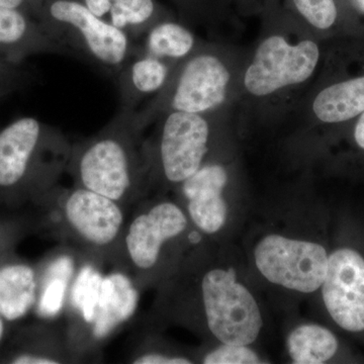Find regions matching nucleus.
I'll return each instance as SVG.
<instances>
[{"mask_svg":"<svg viewBox=\"0 0 364 364\" xmlns=\"http://www.w3.org/2000/svg\"><path fill=\"white\" fill-rule=\"evenodd\" d=\"M117 74L122 109L136 111L144 97L162 90L168 78V68L156 57L136 55Z\"/></svg>","mask_w":364,"mask_h":364,"instance_id":"15","label":"nucleus"},{"mask_svg":"<svg viewBox=\"0 0 364 364\" xmlns=\"http://www.w3.org/2000/svg\"><path fill=\"white\" fill-rule=\"evenodd\" d=\"M62 219L72 237L97 252L121 243L126 217L124 207L107 196L74 186L60 200Z\"/></svg>","mask_w":364,"mask_h":364,"instance_id":"7","label":"nucleus"},{"mask_svg":"<svg viewBox=\"0 0 364 364\" xmlns=\"http://www.w3.org/2000/svg\"><path fill=\"white\" fill-rule=\"evenodd\" d=\"M35 270L23 263L0 267V316L4 320L18 321L37 304L39 296Z\"/></svg>","mask_w":364,"mask_h":364,"instance_id":"16","label":"nucleus"},{"mask_svg":"<svg viewBox=\"0 0 364 364\" xmlns=\"http://www.w3.org/2000/svg\"><path fill=\"white\" fill-rule=\"evenodd\" d=\"M195 47L193 33L174 23L153 26L146 40L145 54L156 58L181 59L188 56Z\"/></svg>","mask_w":364,"mask_h":364,"instance_id":"21","label":"nucleus"},{"mask_svg":"<svg viewBox=\"0 0 364 364\" xmlns=\"http://www.w3.org/2000/svg\"><path fill=\"white\" fill-rule=\"evenodd\" d=\"M139 291L126 273L105 275L100 289V301L91 332L95 340L109 337L119 326L133 317L138 306Z\"/></svg>","mask_w":364,"mask_h":364,"instance_id":"14","label":"nucleus"},{"mask_svg":"<svg viewBox=\"0 0 364 364\" xmlns=\"http://www.w3.org/2000/svg\"><path fill=\"white\" fill-rule=\"evenodd\" d=\"M186 228V215L176 203H157L136 210L119 243L135 284L154 270L165 244L183 234Z\"/></svg>","mask_w":364,"mask_h":364,"instance_id":"6","label":"nucleus"},{"mask_svg":"<svg viewBox=\"0 0 364 364\" xmlns=\"http://www.w3.org/2000/svg\"><path fill=\"white\" fill-rule=\"evenodd\" d=\"M208 329L223 344L247 345L259 336L262 317L252 294L237 280L236 272L208 270L200 284Z\"/></svg>","mask_w":364,"mask_h":364,"instance_id":"4","label":"nucleus"},{"mask_svg":"<svg viewBox=\"0 0 364 364\" xmlns=\"http://www.w3.org/2000/svg\"><path fill=\"white\" fill-rule=\"evenodd\" d=\"M229 80V71L217 57H193L184 64L171 92V112L203 114L215 109L226 98Z\"/></svg>","mask_w":364,"mask_h":364,"instance_id":"11","label":"nucleus"},{"mask_svg":"<svg viewBox=\"0 0 364 364\" xmlns=\"http://www.w3.org/2000/svg\"><path fill=\"white\" fill-rule=\"evenodd\" d=\"M354 136H355V141L359 147L364 149V112L363 116L359 119L358 124H356Z\"/></svg>","mask_w":364,"mask_h":364,"instance_id":"29","label":"nucleus"},{"mask_svg":"<svg viewBox=\"0 0 364 364\" xmlns=\"http://www.w3.org/2000/svg\"><path fill=\"white\" fill-rule=\"evenodd\" d=\"M71 149L61 132L40 119H14L0 130V188H16L28 179L49 186L67 167Z\"/></svg>","mask_w":364,"mask_h":364,"instance_id":"2","label":"nucleus"},{"mask_svg":"<svg viewBox=\"0 0 364 364\" xmlns=\"http://www.w3.org/2000/svg\"><path fill=\"white\" fill-rule=\"evenodd\" d=\"M328 256L322 245L269 235L255 249L256 267L272 284L310 294L324 282Z\"/></svg>","mask_w":364,"mask_h":364,"instance_id":"5","label":"nucleus"},{"mask_svg":"<svg viewBox=\"0 0 364 364\" xmlns=\"http://www.w3.org/2000/svg\"><path fill=\"white\" fill-rule=\"evenodd\" d=\"M318 56V46L313 41L291 46L279 36L268 38L258 48L246 72V88L252 95L263 97L304 82L315 70Z\"/></svg>","mask_w":364,"mask_h":364,"instance_id":"8","label":"nucleus"},{"mask_svg":"<svg viewBox=\"0 0 364 364\" xmlns=\"http://www.w3.org/2000/svg\"><path fill=\"white\" fill-rule=\"evenodd\" d=\"M205 364H256L260 363L257 354L246 345L224 344L203 358Z\"/></svg>","mask_w":364,"mask_h":364,"instance_id":"24","label":"nucleus"},{"mask_svg":"<svg viewBox=\"0 0 364 364\" xmlns=\"http://www.w3.org/2000/svg\"><path fill=\"white\" fill-rule=\"evenodd\" d=\"M30 81L23 64L11 63L0 58V100L23 90Z\"/></svg>","mask_w":364,"mask_h":364,"instance_id":"25","label":"nucleus"},{"mask_svg":"<svg viewBox=\"0 0 364 364\" xmlns=\"http://www.w3.org/2000/svg\"><path fill=\"white\" fill-rule=\"evenodd\" d=\"M135 364H191L188 358L181 356L166 355L161 352L146 351L136 353L131 361Z\"/></svg>","mask_w":364,"mask_h":364,"instance_id":"26","label":"nucleus"},{"mask_svg":"<svg viewBox=\"0 0 364 364\" xmlns=\"http://www.w3.org/2000/svg\"><path fill=\"white\" fill-rule=\"evenodd\" d=\"M4 318L0 316V342H1L2 337H4Z\"/></svg>","mask_w":364,"mask_h":364,"instance_id":"30","label":"nucleus"},{"mask_svg":"<svg viewBox=\"0 0 364 364\" xmlns=\"http://www.w3.org/2000/svg\"><path fill=\"white\" fill-rule=\"evenodd\" d=\"M136 111L121 109L97 135L72 146L67 169L75 186L111 198L122 207L136 203L150 171L148 150Z\"/></svg>","mask_w":364,"mask_h":364,"instance_id":"1","label":"nucleus"},{"mask_svg":"<svg viewBox=\"0 0 364 364\" xmlns=\"http://www.w3.org/2000/svg\"><path fill=\"white\" fill-rule=\"evenodd\" d=\"M289 353L296 364L327 363L336 353L338 341L331 331L318 325H303L287 339Z\"/></svg>","mask_w":364,"mask_h":364,"instance_id":"19","label":"nucleus"},{"mask_svg":"<svg viewBox=\"0 0 364 364\" xmlns=\"http://www.w3.org/2000/svg\"><path fill=\"white\" fill-rule=\"evenodd\" d=\"M114 1V0H85L83 4L91 13L100 18H105V16L109 14Z\"/></svg>","mask_w":364,"mask_h":364,"instance_id":"27","label":"nucleus"},{"mask_svg":"<svg viewBox=\"0 0 364 364\" xmlns=\"http://www.w3.org/2000/svg\"><path fill=\"white\" fill-rule=\"evenodd\" d=\"M33 0H0V6L9 7V9H20L25 11L26 4H32Z\"/></svg>","mask_w":364,"mask_h":364,"instance_id":"28","label":"nucleus"},{"mask_svg":"<svg viewBox=\"0 0 364 364\" xmlns=\"http://www.w3.org/2000/svg\"><path fill=\"white\" fill-rule=\"evenodd\" d=\"M66 53L25 11L0 6V58L23 64L37 55Z\"/></svg>","mask_w":364,"mask_h":364,"instance_id":"13","label":"nucleus"},{"mask_svg":"<svg viewBox=\"0 0 364 364\" xmlns=\"http://www.w3.org/2000/svg\"><path fill=\"white\" fill-rule=\"evenodd\" d=\"M210 127L202 114L170 112L163 124L158 160L170 183H182L203 166Z\"/></svg>","mask_w":364,"mask_h":364,"instance_id":"9","label":"nucleus"},{"mask_svg":"<svg viewBox=\"0 0 364 364\" xmlns=\"http://www.w3.org/2000/svg\"><path fill=\"white\" fill-rule=\"evenodd\" d=\"M102 279V273L92 265L86 264L78 270L72 280L67 301L72 312L86 325L91 326L95 320Z\"/></svg>","mask_w":364,"mask_h":364,"instance_id":"20","label":"nucleus"},{"mask_svg":"<svg viewBox=\"0 0 364 364\" xmlns=\"http://www.w3.org/2000/svg\"><path fill=\"white\" fill-rule=\"evenodd\" d=\"M314 112L324 123L348 121L364 112V76L329 86L314 100Z\"/></svg>","mask_w":364,"mask_h":364,"instance_id":"17","label":"nucleus"},{"mask_svg":"<svg viewBox=\"0 0 364 364\" xmlns=\"http://www.w3.org/2000/svg\"><path fill=\"white\" fill-rule=\"evenodd\" d=\"M294 6L311 25L326 30L334 25L337 9L334 0H294Z\"/></svg>","mask_w":364,"mask_h":364,"instance_id":"23","label":"nucleus"},{"mask_svg":"<svg viewBox=\"0 0 364 364\" xmlns=\"http://www.w3.org/2000/svg\"><path fill=\"white\" fill-rule=\"evenodd\" d=\"M227 182L226 169L218 164L205 165L182 182L189 217L203 233H217L226 223L228 208L223 191Z\"/></svg>","mask_w":364,"mask_h":364,"instance_id":"12","label":"nucleus"},{"mask_svg":"<svg viewBox=\"0 0 364 364\" xmlns=\"http://www.w3.org/2000/svg\"><path fill=\"white\" fill-rule=\"evenodd\" d=\"M39 18L41 28L57 44L114 73L135 52L124 31L91 13L82 2L52 0Z\"/></svg>","mask_w":364,"mask_h":364,"instance_id":"3","label":"nucleus"},{"mask_svg":"<svg viewBox=\"0 0 364 364\" xmlns=\"http://www.w3.org/2000/svg\"><path fill=\"white\" fill-rule=\"evenodd\" d=\"M359 9L364 11V0H354Z\"/></svg>","mask_w":364,"mask_h":364,"instance_id":"31","label":"nucleus"},{"mask_svg":"<svg viewBox=\"0 0 364 364\" xmlns=\"http://www.w3.org/2000/svg\"><path fill=\"white\" fill-rule=\"evenodd\" d=\"M323 299L333 320L351 332L364 330V259L356 251L342 248L328 259L322 284Z\"/></svg>","mask_w":364,"mask_h":364,"instance_id":"10","label":"nucleus"},{"mask_svg":"<svg viewBox=\"0 0 364 364\" xmlns=\"http://www.w3.org/2000/svg\"><path fill=\"white\" fill-rule=\"evenodd\" d=\"M74 277L75 264L70 255L56 256L48 264L36 304L41 317L54 318L62 312Z\"/></svg>","mask_w":364,"mask_h":364,"instance_id":"18","label":"nucleus"},{"mask_svg":"<svg viewBox=\"0 0 364 364\" xmlns=\"http://www.w3.org/2000/svg\"><path fill=\"white\" fill-rule=\"evenodd\" d=\"M153 0H114L109 11V23L129 37L138 36V28L147 25L154 14Z\"/></svg>","mask_w":364,"mask_h":364,"instance_id":"22","label":"nucleus"}]
</instances>
